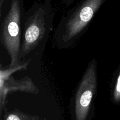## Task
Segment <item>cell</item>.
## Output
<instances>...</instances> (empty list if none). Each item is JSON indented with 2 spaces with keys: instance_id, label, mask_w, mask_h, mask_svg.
<instances>
[{
  "instance_id": "8992f818",
  "label": "cell",
  "mask_w": 120,
  "mask_h": 120,
  "mask_svg": "<svg viewBox=\"0 0 120 120\" xmlns=\"http://www.w3.org/2000/svg\"><path fill=\"white\" fill-rule=\"evenodd\" d=\"M6 120H41L37 116L26 114L18 110L9 112L6 117Z\"/></svg>"
},
{
  "instance_id": "52a82bcc",
  "label": "cell",
  "mask_w": 120,
  "mask_h": 120,
  "mask_svg": "<svg viewBox=\"0 0 120 120\" xmlns=\"http://www.w3.org/2000/svg\"><path fill=\"white\" fill-rule=\"evenodd\" d=\"M113 99L116 103L120 101V73L117 78L113 91Z\"/></svg>"
},
{
  "instance_id": "ba28073f",
  "label": "cell",
  "mask_w": 120,
  "mask_h": 120,
  "mask_svg": "<svg viewBox=\"0 0 120 120\" xmlns=\"http://www.w3.org/2000/svg\"><path fill=\"white\" fill-rule=\"evenodd\" d=\"M5 0H0V8H1V14L2 13V6H3V3Z\"/></svg>"
},
{
  "instance_id": "6da1fadb",
  "label": "cell",
  "mask_w": 120,
  "mask_h": 120,
  "mask_svg": "<svg viewBox=\"0 0 120 120\" xmlns=\"http://www.w3.org/2000/svg\"><path fill=\"white\" fill-rule=\"evenodd\" d=\"M55 14L51 0L35 3L27 11L23 18L22 36L19 55L20 64L44 46L53 29Z\"/></svg>"
},
{
  "instance_id": "7a4b0ae2",
  "label": "cell",
  "mask_w": 120,
  "mask_h": 120,
  "mask_svg": "<svg viewBox=\"0 0 120 120\" xmlns=\"http://www.w3.org/2000/svg\"><path fill=\"white\" fill-rule=\"evenodd\" d=\"M105 0H82L62 18L54 39L59 49L71 47L83 34Z\"/></svg>"
},
{
  "instance_id": "5b68a950",
  "label": "cell",
  "mask_w": 120,
  "mask_h": 120,
  "mask_svg": "<svg viewBox=\"0 0 120 120\" xmlns=\"http://www.w3.org/2000/svg\"><path fill=\"white\" fill-rule=\"evenodd\" d=\"M14 92H23L32 94H38L39 89L30 77L26 76L21 79L12 76H0V110L2 113L6 104L7 96Z\"/></svg>"
},
{
  "instance_id": "3957f363",
  "label": "cell",
  "mask_w": 120,
  "mask_h": 120,
  "mask_svg": "<svg viewBox=\"0 0 120 120\" xmlns=\"http://www.w3.org/2000/svg\"><path fill=\"white\" fill-rule=\"evenodd\" d=\"M22 1L12 0L8 12L1 20V41L10 59L8 66L20 64L19 55L21 46Z\"/></svg>"
},
{
  "instance_id": "277c9868",
  "label": "cell",
  "mask_w": 120,
  "mask_h": 120,
  "mask_svg": "<svg viewBox=\"0 0 120 120\" xmlns=\"http://www.w3.org/2000/svg\"><path fill=\"white\" fill-rule=\"evenodd\" d=\"M97 63L93 59L82 77L75 99L76 120H86L97 88Z\"/></svg>"
}]
</instances>
